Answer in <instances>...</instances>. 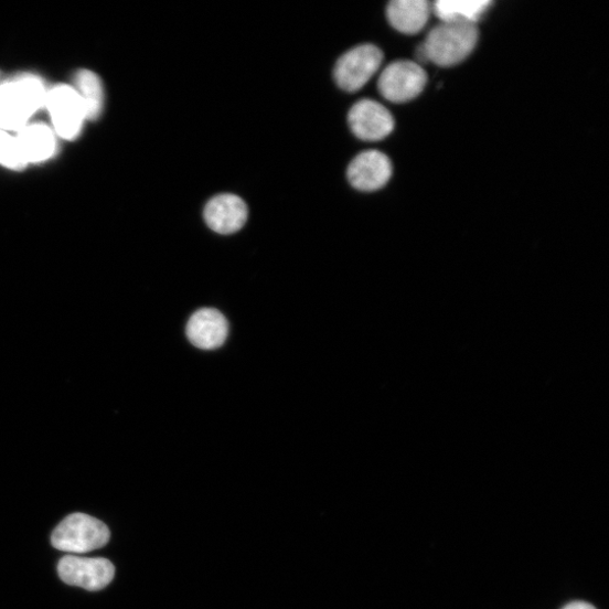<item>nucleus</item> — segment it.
Instances as JSON below:
<instances>
[{"mask_svg": "<svg viewBox=\"0 0 609 609\" xmlns=\"http://www.w3.org/2000/svg\"><path fill=\"white\" fill-rule=\"evenodd\" d=\"M46 94L41 78L30 74L0 84V130H22L45 107Z\"/></svg>", "mask_w": 609, "mask_h": 609, "instance_id": "obj_1", "label": "nucleus"}, {"mask_svg": "<svg viewBox=\"0 0 609 609\" xmlns=\"http://www.w3.org/2000/svg\"><path fill=\"white\" fill-rule=\"evenodd\" d=\"M479 31L476 24L441 22L423 43L429 63L452 67L464 62L477 46Z\"/></svg>", "mask_w": 609, "mask_h": 609, "instance_id": "obj_2", "label": "nucleus"}, {"mask_svg": "<svg viewBox=\"0 0 609 609\" xmlns=\"http://www.w3.org/2000/svg\"><path fill=\"white\" fill-rule=\"evenodd\" d=\"M109 539L110 531L104 522L79 513L66 517L51 536L55 548L73 554L104 547Z\"/></svg>", "mask_w": 609, "mask_h": 609, "instance_id": "obj_3", "label": "nucleus"}, {"mask_svg": "<svg viewBox=\"0 0 609 609\" xmlns=\"http://www.w3.org/2000/svg\"><path fill=\"white\" fill-rule=\"evenodd\" d=\"M383 60L382 50L374 44L354 46L336 62L335 83L345 92H357L378 72Z\"/></svg>", "mask_w": 609, "mask_h": 609, "instance_id": "obj_4", "label": "nucleus"}, {"mask_svg": "<svg viewBox=\"0 0 609 609\" xmlns=\"http://www.w3.org/2000/svg\"><path fill=\"white\" fill-rule=\"evenodd\" d=\"M427 81V73L421 65L410 61H398L383 71L378 79V89L384 98L400 105L418 97Z\"/></svg>", "mask_w": 609, "mask_h": 609, "instance_id": "obj_5", "label": "nucleus"}, {"mask_svg": "<svg viewBox=\"0 0 609 609\" xmlns=\"http://www.w3.org/2000/svg\"><path fill=\"white\" fill-rule=\"evenodd\" d=\"M64 583L89 591L105 589L115 578V566L107 558L67 555L58 564Z\"/></svg>", "mask_w": 609, "mask_h": 609, "instance_id": "obj_6", "label": "nucleus"}, {"mask_svg": "<svg viewBox=\"0 0 609 609\" xmlns=\"http://www.w3.org/2000/svg\"><path fill=\"white\" fill-rule=\"evenodd\" d=\"M45 107L61 137L72 140L79 135L85 110L76 89L66 85L54 87L46 94Z\"/></svg>", "mask_w": 609, "mask_h": 609, "instance_id": "obj_7", "label": "nucleus"}, {"mask_svg": "<svg viewBox=\"0 0 609 609\" xmlns=\"http://www.w3.org/2000/svg\"><path fill=\"white\" fill-rule=\"evenodd\" d=\"M348 122L353 135L365 141L383 140L395 127L391 113L371 98L359 100L350 109Z\"/></svg>", "mask_w": 609, "mask_h": 609, "instance_id": "obj_8", "label": "nucleus"}, {"mask_svg": "<svg viewBox=\"0 0 609 609\" xmlns=\"http://www.w3.org/2000/svg\"><path fill=\"white\" fill-rule=\"evenodd\" d=\"M391 160L378 150H366L349 164L346 177L350 184L360 191L373 192L384 188L391 180Z\"/></svg>", "mask_w": 609, "mask_h": 609, "instance_id": "obj_9", "label": "nucleus"}, {"mask_svg": "<svg viewBox=\"0 0 609 609\" xmlns=\"http://www.w3.org/2000/svg\"><path fill=\"white\" fill-rule=\"evenodd\" d=\"M203 218L215 233L231 235L244 227L248 218V209L238 195L222 193L207 202Z\"/></svg>", "mask_w": 609, "mask_h": 609, "instance_id": "obj_10", "label": "nucleus"}, {"mask_svg": "<svg viewBox=\"0 0 609 609\" xmlns=\"http://www.w3.org/2000/svg\"><path fill=\"white\" fill-rule=\"evenodd\" d=\"M229 328L225 317L213 309H202L195 312L188 322L186 335L189 341L202 350H214L222 346Z\"/></svg>", "mask_w": 609, "mask_h": 609, "instance_id": "obj_11", "label": "nucleus"}, {"mask_svg": "<svg viewBox=\"0 0 609 609\" xmlns=\"http://www.w3.org/2000/svg\"><path fill=\"white\" fill-rule=\"evenodd\" d=\"M431 7L427 0H393L386 14L391 25L403 34L421 32L430 18Z\"/></svg>", "mask_w": 609, "mask_h": 609, "instance_id": "obj_12", "label": "nucleus"}, {"mask_svg": "<svg viewBox=\"0 0 609 609\" xmlns=\"http://www.w3.org/2000/svg\"><path fill=\"white\" fill-rule=\"evenodd\" d=\"M17 140L28 164L53 158L57 149L55 135L45 125L25 126L19 131Z\"/></svg>", "mask_w": 609, "mask_h": 609, "instance_id": "obj_13", "label": "nucleus"}, {"mask_svg": "<svg viewBox=\"0 0 609 609\" xmlns=\"http://www.w3.org/2000/svg\"><path fill=\"white\" fill-rule=\"evenodd\" d=\"M492 6L491 0H438L434 12L441 22L477 24Z\"/></svg>", "mask_w": 609, "mask_h": 609, "instance_id": "obj_14", "label": "nucleus"}, {"mask_svg": "<svg viewBox=\"0 0 609 609\" xmlns=\"http://www.w3.org/2000/svg\"><path fill=\"white\" fill-rule=\"evenodd\" d=\"M76 90L83 101L85 119L95 121L104 109V88L97 75L81 71L76 75Z\"/></svg>", "mask_w": 609, "mask_h": 609, "instance_id": "obj_15", "label": "nucleus"}, {"mask_svg": "<svg viewBox=\"0 0 609 609\" xmlns=\"http://www.w3.org/2000/svg\"><path fill=\"white\" fill-rule=\"evenodd\" d=\"M0 164L14 171H22L28 165L17 138L4 130H0Z\"/></svg>", "mask_w": 609, "mask_h": 609, "instance_id": "obj_16", "label": "nucleus"}, {"mask_svg": "<svg viewBox=\"0 0 609 609\" xmlns=\"http://www.w3.org/2000/svg\"><path fill=\"white\" fill-rule=\"evenodd\" d=\"M562 609H597L592 603L584 600H575L565 605Z\"/></svg>", "mask_w": 609, "mask_h": 609, "instance_id": "obj_17", "label": "nucleus"}, {"mask_svg": "<svg viewBox=\"0 0 609 609\" xmlns=\"http://www.w3.org/2000/svg\"><path fill=\"white\" fill-rule=\"evenodd\" d=\"M416 57L418 60V63L417 64H426V63H429L428 62V58H427V54H426V51H425V47L423 44H420L416 51Z\"/></svg>", "mask_w": 609, "mask_h": 609, "instance_id": "obj_18", "label": "nucleus"}]
</instances>
